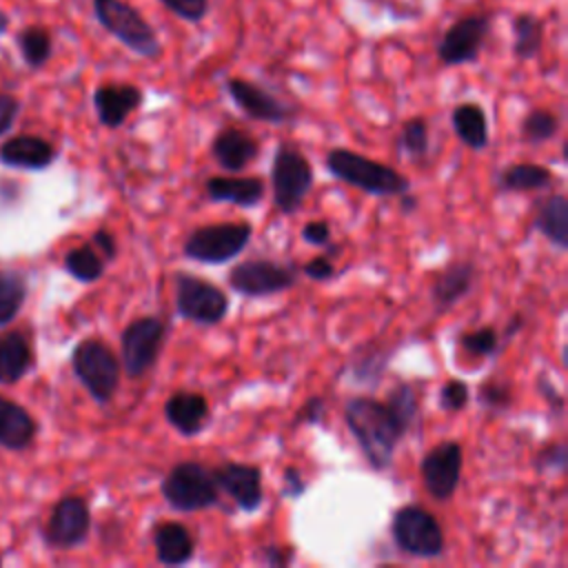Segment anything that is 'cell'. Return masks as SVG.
<instances>
[{
  "label": "cell",
  "mask_w": 568,
  "mask_h": 568,
  "mask_svg": "<svg viewBox=\"0 0 568 568\" xmlns=\"http://www.w3.org/2000/svg\"><path fill=\"white\" fill-rule=\"evenodd\" d=\"M464 448L455 439L439 442L419 462V477L435 501H448L462 481Z\"/></svg>",
  "instance_id": "5bb4252c"
},
{
  "label": "cell",
  "mask_w": 568,
  "mask_h": 568,
  "mask_svg": "<svg viewBox=\"0 0 568 568\" xmlns=\"http://www.w3.org/2000/svg\"><path fill=\"white\" fill-rule=\"evenodd\" d=\"M457 342L468 355H475V357H495L501 348V337L493 326L466 331L457 337Z\"/></svg>",
  "instance_id": "8d00e7d4"
},
{
  "label": "cell",
  "mask_w": 568,
  "mask_h": 568,
  "mask_svg": "<svg viewBox=\"0 0 568 568\" xmlns=\"http://www.w3.org/2000/svg\"><path fill=\"white\" fill-rule=\"evenodd\" d=\"M260 153V142L244 129L224 126L211 140L213 160L231 173L246 169Z\"/></svg>",
  "instance_id": "d6986e66"
},
{
  "label": "cell",
  "mask_w": 568,
  "mask_h": 568,
  "mask_svg": "<svg viewBox=\"0 0 568 568\" xmlns=\"http://www.w3.org/2000/svg\"><path fill=\"white\" fill-rule=\"evenodd\" d=\"M71 368L93 402L109 404L113 399L120 386L122 364L109 344L98 337L78 342L71 351Z\"/></svg>",
  "instance_id": "5b68a950"
},
{
  "label": "cell",
  "mask_w": 568,
  "mask_h": 568,
  "mask_svg": "<svg viewBox=\"0 0 568 568\" xmlns=\"http://www.w3.org/2000/svg\"><path fill=\"white\" fill-rule=\"evenodd\" d=\"M302 240L311 246H326L331 240V226L324 220H311L302 226Z\"/></svg>",
  "instance_id": "c3c4849f"
},
{
  "label": "cell",
  "mask_w": 568,
  "mask_h": 568,
  "mask_svg": "<svg viewBox=\"0 0 568 568\" xmlns=\"http://www.w3.org/2000/svg\"><path fill=\"white\" fill-rule=\"evenodd\" d=\"M155 559L162 566H184L195 555V539L180 521H160L151 530Z\"/></svg>",
  "instance_id": "7402d4cb"
},
{
  "label": "cell",
  "mask_w": 568,
  "mask_h": 568,
  "mask_svg": "<svg viewBox=\"0 0 568 568\" xmlns=\"http://www.w3.org/2000/svg\"><path fill=\"white\" fill-rule=\"evenodd\" d=\"M300 271H302L308 280H313V282H326V280H331V277L335 275V266H333V262H331L328 255H315V257H311L308 262H304V264L300 266Z\"/></svg>",
  "instance_id": "f6af8a7d"
},
{
  "label": "cell",
  "mask_w": 568,
  "mask_h": 568,
  "mask_svg": "<svg viewBox=\"0 0 568 568\" xmlns=\"http://www.w3.org/2000/svg\"><path fill=\"white\" fill-rule=\"evenodd\" d=\"M253 226L248 222H217L193 229L182 246L184 257L200 264H224L237 257L251 242Z\"/></svg>",
  "instance_id": "ba28073f"
},
{
  "label": "cell",
  "mask_w": 568,
  "mask_h": 568,
  "mask_svg": "<svg viewBox=\"0 0 568 568\" xmlns=\"http://www.w3.org/2000/svg\"><path fill=\"white\" fill-rule=\"evenodd\" d=\"M390 357H393L390 346H386L377 339H366L359 346H355L346 368L351 371V375L357 384L375 388L382 382Z\"/></svg>",
  "instance_id": "4316f807"
},
{
  "label": "cell",
  "mask_w": 568,
  "mask_h": 568,
  "mask_svg": "<svg viewBox=\"0 0 568 568\" xmlns=\"http://www.w3.org/2000/svg\"><path fill=\"white\" fill-rule=\"evenodd\" d=\"M29 295L27 275L20 268H0V328L11 324Z\"/></svg>",
  "instance_id": "1f68e13d"
},
{
  "label": "cell",
  "mask_w": 568,
  "mask_h": 568,
  "mask_svg": "<svg viewBox=\"0 0 568 568\" xmlns=\"http://www.w3.org/2000/svg\"><path fill=\"white\" fill-rule=\"evenodd\" d=\"M344 422L355 437L366 464L373 470H386L406 430L399 426L384 399L371 395H353L344 404Z\"/></svg>",
  "instance_id": "6da1fadb"
},
{
  "label": "cell",
  "mask_w": 568,
  "mask_h": 568,
  "mask_svg": "<svg viewBox=\"0 0 568 568\" xmlns=\"http://www.w3.org/2000/svg\"><path fill=\"white\" fill-rule=\"evenodd\" d=\"M470 402V386L464 379H448L439 388V408L444 410H462Z\"/></svg>",
  "instance_id": "ab89813d"
},
{
  "label": "cell",
  "mask_w": 568,
  "mask_h": 568,
  "mask_svg": "<svg viewBox=\"0 0 568 568\" xmlns=\"http://www.w3.org/2000/svg\"><path fill=\"white\" fill-rule=\"evenodd\" d=\"M209 415H211V408L206 397L193 390H175L164 402L166 422L184 437L197 435L204 428Z\"/></svg>",
  "instance_id": "cb8c5ba5"
},
{
  "label": "cell",
  "mask_w": 568,
  "mask_h": 568,
  "mask_svg": "<svg viewBox=\"0 0 568 568\" xmlns=\"http://www.w3.org/2000/svg\"><path fill=\"white\" fill-rule=\"evenodd\" d=\"M166 322L158 315L135 317L120 333V364L126 377H144L158 362L164 339Z\"/></svg>",
  "instance_id": "9c48e42d"
},
{
  "label": "cell",
  "mask_w": 568,
  "mask_h": 568,
  "mask_svg": "<svg viewBox=\"0 0 568 568\" xmlns=\"http://www.w3.org/2000/svg\"><path fill=\"white\" fill-rule=\"evenodd\" d=\"M399 149L415 162L424 160L428 155L430 146V135H428V120L422 115H415L402 124L399 138H397Z\"/></svg>",
  "instance_id": "d590c367"
},
{
  "label": "cell",
  "mask_w": 568,
  "mask_h": 568,
  "mask_svg": "<svg viewBox=\"0 0 568 568\" xmlns=\"http://www.w3.org/2000/svg\"><path fill=\"white\" fill-rule=\"evenodd\" d=\"M477 277V268L473 262H453L448 264L433 282L430 286V300L435 306V313L450 311L459 300H464Z\"/></svg>",
  "instance_id": "603a6c76"
},
{
  "label": "cell",
  "mask_w": 568,
  "mask_h": 568,
  "mask_svg": "<svg viewBox=\"0 0 568 568\" xmlns=\"http://www.w3.org/2000/svg\"><path fill=\"white\" fill-rule=\"evenodd\" d=\"M326 171L339 180L346 182L368 195L388 197V195H402L410 191V182L406 175H402L397 169L382 164L377 160H371L357 151L335 146L326 153Z\"/></svg>",
  "instance_id": "7a4b0ae2"
},
{
  "label": "cell",
  "mask_w": 568,
  "mask_h": 568,
  "mask_svg": "<svg viewBox=\"0 0 568 568\" xmlns=\"http://www.w3.org/2000/svg\"><path fill=\"white\" fill-rule=\"evenodd\" d=\"M313 186V166L306 155L288 142H280L273 153L271 189L273 204L280 213L293 215L304 204Z\"/></svg>",
  "instance_id": "52a82bcc"
},
{
  "label": "cell",
  "mask_w": 568,
  "mask_h": 568,
  "mask_svg": "<svg viewBox=\"0 0 568 568\" xmlns=\"http://www.w3.org/2000/svg\"><path fill=\"white\" fill-rule=\"evenodd\" d=\"M532 466L539 473H564L568 466V448L564 442L546 444L535 457Z\"/></svg>",
  "instance_id": "f35d334b"
},
{
  "label": "cell",
  "mask_w": 568,
  "mask_h": 568,
  "mask_svg": "<svg viewBox=\"0 0 568 568\" xmlns=\"http://www.w3.org/2000/svg\"><path fill=\"white\" fill-rule=\"evenodd\" d=\"M326 424V402L320 395L308 397L293 417V428L297 426H324Z\"/></svg>",
  "instance_id": "b9f144b4"
},
{
  "label": "cell",
  "mask_w": 568,
  "mask_h": 568,
  "mask_svg": "<svg viewBox=\"0 0 568 568\" xmlns=\"http://www.w3.org/2000/svg\"><path fill=\"white\" fill-rule=\"evenodd\" d=\"M144 102V91L129 82H104L93 91L98 122L106 129H120Z\"/></svg>",
  "instance_id": "e0dca14e"
},
{
  "label": "cell",
  "mask_w": 568,
  "mask_h": 568,
  "mask_svg": "<svg viewBox=\"0 0 568 568\" xmlns=\"http://www.w3.org/2000/svg\"><path fill=\"white\" fill-rule=\"evenodd\" d=\"M36 417L18 402L0 393V448L4 450H27L38 437Z\"/></svg>",
  "instance_id": "ffe728a7"
},
{
  "label": "cell",
  "mask_w": 568,
  "mask_h": 568,
  "mask_svg": "<svg viewBox=\"0 0 568 568\" xmlns=\"http://www.w3.org/2000/svg\"><path fill=\"white\" fill-rule=\"evenodd\" d=\"M521 326H524V315H513L510 320H508V324H506V328H504V333L499 335L501 337V342L506 344V342H510L519 331H521Z\"/></svg>",
  "instance_id": "f907efd6"
},
{
  "label": "cell",
  "mask_w": 568,
  "mask_h": 568,
  "mask_svg": "<svg viewBox=\"0 0 568 568\" xmlns=\"http://www.w3.org/2000/svg\"><path fill=\"white\" fill-rule=\"evenodd\" d=\"M390 537L404 555L419 559L442 557L446 548L442 524L419 504H406L395 510L390 521Z\"/></svg>",
  "instance_id": "8992f818"
},
{
  "label": "cell",
  "mask_w": 568,
  "mask_h": 568,
  "mask_svg": "<svg viewBox=\"0 0 568 568\" xmlns=\"http://www.w3.org/2000/svg\"><path fill=\"white\" fill-rule=\"evenodd\" d=\"M544 33L546 24L539 16L528 11L517 13L513 18V55L521 62L537 58L544 44Z\"/></svg>",
  "instance_id": "4dcf8cb0"
},
{
  "label": "cell",
  "mask_w": 568,
  "mask_h": 568,
  "mask_svg": "<svg viewBox=\"0 0 568 568\" xmlns=\"http://www.w3.org/2000/svg\"><path fill=\"white\" fill-rule=\"evenodd\" d=\"M532 229L541 233L559 251L568 248V197L564 193H552L544 197L532 217Z\"/></svg>",
  "instance_id": "484cf974"
},
{
  "label": "cell",
  "mask_w": 568,
  "mask_h": 568,
  "mask_svg": "<svg viewBox=\"0 0 568 568\" xmlns=\"http://www.w3.org/2000/svg\"><path fill=\"white\" fill-rule=\"evenodd\" d=\"M91 532V508L82 495L60 497L42 528V539L49 548L71 550L82 546Z\"/></svg>",
  "instance_id": "4fadbf2b"
},
{
  "label": "cell",
  "mask_w": 568,
  "mask_h": 568,
  "mask_svg": "<svg viewBox=\"0 0 568 568\" xmlns=\"http://www.w3.org/2000/svg\"><path fill=\"white\" fill-rule=\"evenodd\" d=\"M16 47L22 62L31 71H38L53 55V36L44 24H27L16 33Z\"/></svg>",
  "instance_id": "f546056e"
},
{
  "label": "cell",
  "mask_w": 568,
  "mask_h": 568,
  "mask_svg": "<svg viewBox=\"0 0 568 568\" xmlns=\"http://www.w3.org/2000/svg\"><path fill=\"white\" fill-rule=\"evenodd\" d=\"M36 366L31 339L18 331L0 333V386H16Z\"/></svg>",
  "instance_id": "44dd1931"
},
{
  "label": "cell",
  "mask_w": 568,
  "mask_h": 568,
  "mask_svg": "<svg viewBox=\"0 0 568 568\" xmlns=\"http://www.w3.org/2000/svg\"><path fill=\"white\" fill-rule=\"evenodd\" d=\"M555 184V175L550 169L535 162H517L506 166L497 175V186L501 193H528L544 191Z\"/></svg>",
  "instance_id": "f1b7e54d"
},
{
  "label": "cell",
  "mask_w": 568,
  "mask_h": 568,
  "mask_svg": "<svg viewBox=\"0 0 568 568\" xmlns=\"http://www.w3.org/2000/svg\"><path fill=\"white\" fill-rule=\"evenodd\" d=\"M260 561L268 568H286L293 564L295 559V550L293 546H277V544H271V546H264L260 548L257 552Z\"/></svg>",
  "instance_id": "7bdbcfd3"
},
{
  "label": "cell",
  "mask_w": 568,
  "mask_h": 568,
  "mask_svg": "<svg viewBox=\"0 0 568 568\" xmlns=\"http://www.w3.org/2000/svg\"><path fill=\"white\" fill-rule=\"evenodd\" d=\"M399 206H402V213H413L417 209V197L410 195V191H406L399 195Z\"/></svg>",
  "instance_id": "816d5d0a"
},
{
  "label": "cell",
  "mask_w": 568,
  "mask_h": 568,
  "mask_svg": "<svg viewBox=\"0 0 568 568\" xmlns=\"http://www.w3.org/2000/svg\"><path fill=\"white\" fill-rule=\"evenodd\" d=\"M493 18H495L493 11H484V13H470L455 20L437 42V49H435L437 60L444 67H459V64L475 62L490 33Z\"/></svg>",
  "instance_id": "7c38bea8"
},
{
  "label": "cell",
  "mask_w": 568,
  "mask_h": 568,
  "mask_svg": "<svg viewBox=\"0 0 568 568\" xmlns=\"http://www.w3.org/2000/svg\"><path fill=\"white\" fill-rule=\"evenodd\" d=\"M450 124L455 135L473 151H481L488 146V118L486 111L477 102H462L450 113Z\"/></svg>",
  "instance_id": "83f0119b"
},
{
  "label": "cell",
  "mask_w": 568,
  "mask_h": 568,
  "mask_svg": "<svg viewBox=\"0 0 568 568\" xmlns=\"http://www.w3.org/2000/svg\"><path fill=\"white\" fill-rule=\"evenodd\" d=\"M173 16H178L184 22L197 24L209 16L211 0H160Z\"/></svg>",
  "instance_id": "60d3db41"
},
{
  "label": "cell",
  "mask_w": 568,
  "mask_h": 568,
  "mask_svg": "<svg viewBox=\"0 0 568 568\" xmlns=\"http://www.w3.org/2000/svg\"><path fill=\"white\" fill-rule=\"evenodd\" d=\"M91 244H93V246L98 248V253L106 260V264L115 260V255H118V242H115V235H113L111 231H106V229L93 231Z\"/></svg>",
  "instance_id": "681fc988"
},
{
  "label": "cell",
  "mask_w": 568,
  "mask_h": 568,
  "mask_svg": "<svg viewBox=\"0 0 568 568\" xmlns=\"http://www.w3.org/2000/svg\"><path fill=\"white\" fill-rule=\"evenodd\" d=\"M559 131V118L550 109H532L521 120V140L526 144H544Z\"/></svg>",
  "instance_id": "e575fe53"
},
{
  "label": "cell",
  "mask_w": 568,
  "mask_h": 568,
  "mask_svg": "<svg viewBox=\"0 0 568 568\" xmlns=\"http://www.w3.org/2000/svg\"><path fill=\"white\" fill-rule=\"evenodd\" d=\"M537 390H539V395L546 399V404H548L555 413H561V410H564V404H566L564 393L552 384V379H550L546 373H539V375H537Z\"/></svg>",
  "instance_id": "7dc6e473"
},
{
  "label": "cell",
  "mask_w": 568,
  "mask_h": 568,
  "mask_svg": "<svg viewBox=\"0 0 568 568\" xmlns=\"http://www.w3.org/2000/svg\"><path fill=\"white\" fill-rule=\"evenodd\" d=\"M98 24L140 58L155 60L162 53L160 38L146 18L126 0H91Z\"/></svg>",
  "instance_id": "3957f363"
},
{
  "label": "cell",
  "mask_w": 568,
  "mask_h": 568,
  "mask_svg": "<svg viewBox=\"0 0 568 568\" xmlns=\"http://www.w3.org/2000/svg\"><path fill=\"white\" fill-rule=\"evenodd\" d=\"M20 109H22V102L13 93L0 91V138L11 131V126L20 115Z\"/></svg>",
  "instance_id": "ee69618b"
},
{
  "label": "cell",
  "mask_w": 568,
  "mask_h": 568,
  "mask_svg": "<svg viewBox=\"0 0 568 568\" xmlns=\"http://www.w3.org/2000/svg\"><path fill=\"white\" fill-rule=\"evenodd\" d=\"M226 93L235 102V106L255 122L268 124H284L297 115V109L275 98L271 91L262 89L260 84L244 80V78H229L224 82Z\"/></svg>",
  "instance_id": "9a60e30c"
},
{
  "label": "cell",
  "mask_w": 568,
  "mask_h": 568,
  "mask_svg": "<svg viewBox=\"0 0 568 568\" xmlns=\"http://www.w3.org/2000/svg\"><path fill=\"white\" fill-rule=\"evenodd\" d=\"M213 477L217 488L224 490L240 510L255 513L264 501L262 490V470L253 464L242 462H224L213 468Z\"/></svg>",
  "instance_id": "2e32d148"
},
{
  "label": "cell",
  "mask_w": 568,
  "mask_h": 568,
  "mask_svg": "<svg viewBox=\"0 0 568 568\" xmlns=\"http://www.w3.org/2000/svg\"><path fill=\"white\" fill-rule=\"evenodd\" d=\"M477 402L488 410H506L513 404V386L504 379H488L479 386Z\"/></svg>",
  "instance_id": "74e56055"
},
{
  "label": "cell",
  "mask_w": 568,
  "mask_h": 568,
  "mask_svg": "<svg viewBox=\"0 0 568 568\" xmlns=\"http://www.w3.org/2000/svg\"><path fill=\"white\" fill-rule=\"evenodd\" d=\"M173 282H175V313L182 320L195 322L202 326H213L226 317L229 297L220 286L186 271H178L173 275Z\"/></svg>",
  "instance_id": "30bf717a"
},
{
  "label": "cell",
  "mask_w": 568,
  "mask_h": 568,
  "mask_svg": "<svg viewBox=\"0 0 568 568\" xmlns=\"http://www.w3.org/2000/svg\"><path fill=\"white\" fill-rule=\"evenodd\" d=\"M9 27H11V16L0 9V36H4L9 31Z\"/></svg>",
  "instance_id": "f5cc1de1"
},
{
  "label": "cell",
  "mask_w": 568,
  "mask_h": 568,
  "mask_svg": "<svg viewBox=\"0 0 568 568\" xmlns=\"http://www.w3.org/2000/svg\"><path fill=\"white\" fill-rule=\"evenodd\" d=\"M204 193L211 202H229L235 206H255L264 197L260 178H220L211 175L204 182Z\"/></svg>",
  "instance_id": "d4e9b609"
},
{
  "label": "cell",
  "mask_w": 568,
  "mask_h": 568,
  "mask_svg": "<svg viewBox=\"0 0 568 568\" xmlns=\"http://www.w3.org/2000/svg\"><path fill=\"white\" fill-rule=\"evenodd\" d=\"M384 404L390 408V413L395 415V419L399 422V426L406 433L415 426V422L419 417V397L408 382H399L397 386H393V390H388Z\"/></svg>",
  "instance_id": "836d02e7"
},
{
  "label": "cell",
  "mask_w": 568,
  "mask_h": 568,
  "mask_svg": "<svg viewBox=\"0 0 568 568\" xmlns=\"http://www.w3.org/2000/svg\"><path fill=\"white\" fill-rule=\"evenodd\" d=\"M160 495L175 513H197L220 501L213 468L195 459L173 464L160 484Z\"/></svg>",
  "instance_id": "277c9868"
},
{
  "label": "cell",
  "mask_w": 568,
  "mask_h": 568,
  "mask_svg": "<svg viewBox=\"0 0 568 568\" xmlns=\"http://www.w3.org/2000/svg\"><path fill=\"white\" fill-rule=\"evenodd\" d=\"M306 488H308V484H306L302 470L295 466H286L282 473V497L297 499L306 493Z\"/></svg>",
  "instance_id": "bcb514c9"
},
{
  "label": "cell",
  "mask_w": 568,
  "mask_h": 568,
  "mask_svg": "<svg viewBox=\"0 0 568 568\" xmlns=\"http://www.w3.org/2000/svg\"><path fill=\"white\" fill-rule=\"evenodd\" d=\"M62 268L82 284H93L104 275L106 260L98 253V248L87 242L80 246H73L62 257Z\"/></svg>",
  "instance_id": "d6a6232c"
},
{
  "label": "cell",
  "mask_w": 568,
  "mask_h": 568,
  "mask_svg": "<svg viewBox=\"0 0 568 568\" xmlns=\"http://www.w3.org/2000/svg\"><path fill=\"white\" fill-rule=\"evenodd\" d=\"M58 158V149L42 135L20 133L0 144V162L11 169L42 171Z\"/></svg>",
  "instance_id": "ac0fdd59"
},
{
  "label": "cell",
  "mask_w": 568,
  "mask_h": 568,
  "mask_svg": "<svg viewBox=\"0 0 568 568\" xmlns=\"http://www.w3.org/2000/svg\"><path fill=\"white\" fill-rule=\"evenodd\" d=\"M300 280V266L297 264H282L275 260H246L235 264L226 282L229 286L244 297H266L282 291H288Z\"/></svg>",
  "instance_id": "8fae6325"
}]
</instances>
